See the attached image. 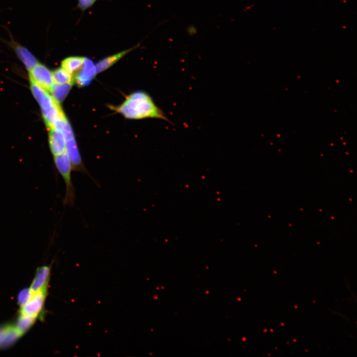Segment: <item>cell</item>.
<instances>
[{
	"label": "cell",
	"mask_w": 357,
	"mask_h": 357,
	"mask_svg": "<svg viewBox=\"0 0 357 357\" xmlns=\"http://www.w3.org/2000/svg\"><path fill=\"white\" fill-rule=\"evenodd\" d=\"M55 166L62 177L65 185L66 192L64 204L73 206L75 201V190L72 181V165L68 154L65 151L61 154L54 156Z\"/></svg>",
	"instance_id": "3"
},
{
	"label": "cell",
	"mask_w": 357,
	"mask_h": 357,
	"mask_svg": "<svg viewBox=\"0 0 357 357\" xmlns=\"http://www.w3.org/2000/svg\"><path fill=\"white\" fill-rule=\"evenodd\" d=\"M30 80L47 91L54 83L52 72L45 65L38 63L29 71Z\"/></svg>",
	"instance_id": "6"
},
{
	"label": "cell",
	"mask_w": 357,
	"mask_h": 357,
	"mask_svg": "<svg viewBox=\"0 0 357 357\" xmlns=\"http://www.w3.org/2000/svg\"><path fill=\"white\" fill-rule=\"evenodd\" d=\"M37 318L33 316L19 314L14 325L22 336L34 324Z\"/></svg>",
	"instance_id": "15"
},
{
	"label": "cell",
	"mask_w": 357,
	"mask_h": 357,
	"mask_svg": "<svg viewBox=\"0 0 357 357\" xmlns=\"http://www.w3.org/2000/svg\"><path fill=\"white\" fill-rule=\"evenodd\" d=\"M21 336L14 325L0 326V349L11 346Z\"/></svg>",
	"instance_id": "10"
},
{
	"label": "cell",
	"mask_w": 357,
	"mask_h": 357,
	"mask_svg": "<svg viewBox=\"0 0 357 357\" xmlns=\"http://www.w3.org/2000/svg\"><path fill=\"white\" fill-rule=\"evenodd\" d=\"M48 288L34 292L30 298L20 306L19 314L38 317L44 308Z\"/></svg>",
	"instance_id": "5"
},
{
	"label": "cell",
	"mask_w": 357,
	"mask_h": 357,
	"mask_svg": "<svg viewBox=\"0 0 357 357\" xmlns=\"http://www.w3.org/2000/svg\"><path fill=\"white\" fill-rule=\"evenodd\" d=\"M96 74L95 65L92 60L85 58L80 69L73 75L74 83L80 87L86 86L90 83Z\"/></svg>",
	"instance_id": "7"
},
{
	"label": "cell",
	"mask_w": 357,
	"mask_h": 357,
	"mask_svg": "<svg viewBox=\"0 0 357 357\" xmlns=\"http://www.w3.org/2000/svg\"><path fill=\"white\" fill-rule=\"evenodd\" d=\"M33 292L30 288L22 290L17 296V302L20 306L24 304L31 297Z\"/></svg>",
	"instance_id": "17"
},
{
	"label": "cell",
	"mask_w": 357,
	"mask_h": 357,
	"mask_svg": "<svg viewBox=\"0 0 357 357\" xmlns=\"http://www.w3.org/2000/svg\"><path fill=\"white\" fill-rule=\"evenodd\" d=\"M30 88L33 96L40 105L44 122L49 129L57 120L65 117L60 104L47 90L32 81H30Z\"/></svg>",
	"instance_id": "2"
},
{
	"label": "cell",
	"mask_w": 357,
	"mask_h": 357,
	"mask_svg": "<svg viewBox=\"0 0 357 357\" xmlns=\"http://www.w3.org/2000/svg\"><path fill=\"white\" fill-rule=\"evenodd\" d=\"M72 85V84L54 82L49 91L53 99L60 104L66 98Z\"/></svg>",
	"instance_id": "13"
},
{
	"label": "cell",
	"mask_w": 357,
	"mask_h": 357,
	"mask_svg": "<svg viewBox=\"0 0 357 357\" xmlns=\"http://www.w3.org/2000/svg\"><path fill=\"white\" fill-rule=\"evenodd\" d=\"M139 44L130 49L124 50L115 55L107 57L100 61H99L95 65L96 68L97 73H100L105 70L108 68L112 66L120 59H121L125 55L138 48Z\"/></svg>",
	"instance_id": "12"
},
{
	"label": "cell",
	"mask_w": 357,
	"mask_h": 357,
	"mask_svg": "<svg viewBox=\"0 0 357 357\" xmlns=\"http://www.w3.org/2000/svg\"><path fill=\"white\" fill-rule=\"evenodd\" d=\"M49 144L54 156L61 154L66 151V141L62 131L57 128L49 129Z\"/></svg>",
	"instance_id": "8"
},
{
	"label": "cell",
	"mask_w": 357,
	"mask_h": 357,
	"mask_svg": "<svg viewBox=\"0 0 357 357\" xmlns=\"http://www.w3.org/2000/svg\"><path fill=\"white\" fill-rule=\"evenodd\" d=\"M54 82L58 83H74L73 75L62 67H59L52 72Z\"/></svg>",
	"instance_id": "16"
},
{
	"label": "cell",
	"mask_w": 357,
	"mask_h": 357,
	"mask_svg": "<svg viewBox=\"0 0 357 357\" xmlns=\"http://www.w3.org/2000/svg\"><path fill=\"white\" fill-rule=\"evenodd\" d=\"M64 133L66 141V151L72 165V170L88 174L82 160L74 134L67 119L64 120L60 127Z\"/></svg>",
	"instance_id": "4"
},
{
	"label": "cell",
	"mask_w": 357,
	"mask_h": 357,
	"mask_svg": "<svg viewBox=\"0 0 357 357\" xmlns=\"http://www.w3.org/2000/svg\"><path fill=\"white\" fill-rule=\"evenodd\" d=\"M111 107L127 119L152 118L169 120L152 98L143 92H134L128 96L121 105Z\"/></svg>",
	"instance_id": "1"
},
{
	"label": "cell",
	"mask_w": 357,
	"mask_h": 357,
	"mask_svg": "<svg viewBox=\"0 0 357 357\" xmlns=\"http://www.w3.org/2000/svg\"><path fill=\"white\" fill-rule=\"evenodd\" d=\"M8 43L28 71L39 62L37 58L25 47L13 40Z\"/></svg>",
	"instance_id": "9"
},
{
	"label": "cell",
	"mask_w": 357,
	"mask_h": 357,
	"mask_svg": "<svg viewBox=\"0 0 357 357\" xmlns=\"http://www.w3.org/2000/svg\"><path fill=\"white\" fill-rule=\"evenodd\" d=\"M85 58L79 56L67 57L61 61V67L73 75L81 68Z\"/></svg>",
	"instance_id": "14"
},
{
	"label": "cell",
	"mask_w": 357,
	"mask_h": 357,
	"mask_svg": "<svg viewBox=\"0 0 357 357\" xmlns=\"http://www.w3.org/2000/svg\"><path fill=\"white\" fill-rule=\"evenodd\" d=\"M50 271V267L48 266H43L37 269L35 276L30 287L33 293L48 288Z\"/></svg>",
	"instance_id": "11"
},
{
	"label": "cell",
	"mask_w": 357,
	"mask_h": 357,
	"mask_svg": "<svg viewBox=\"0 0 357 357\" xmlns=\"http://www.w3.org/2000/svg\"><path fill=\"white\" fill-rule=\"evenodd\" d=\"M98 0H78L76 8L80 10L82 12L91 8Z\"/></svg>",
	"instance_id": "18"
}]
</instances>
